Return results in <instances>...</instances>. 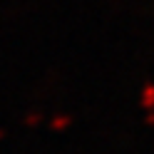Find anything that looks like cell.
<instances>
[{
	"mask_svg": "<svg viewBox=\"0 0 154 154\" xmlns=\"http://www.w3.org/2000/svg\"><path fill=\"white\" fill-rule=\"evenodd\" d=\"M67 122H70V119H67V117H60V119H55V127H65Z\"/></svg>",
	"mask_w": 154,
	"mask_h": 154,
	"instance_id": "cell-1",
	"label": "cell"
}]
</instances>
